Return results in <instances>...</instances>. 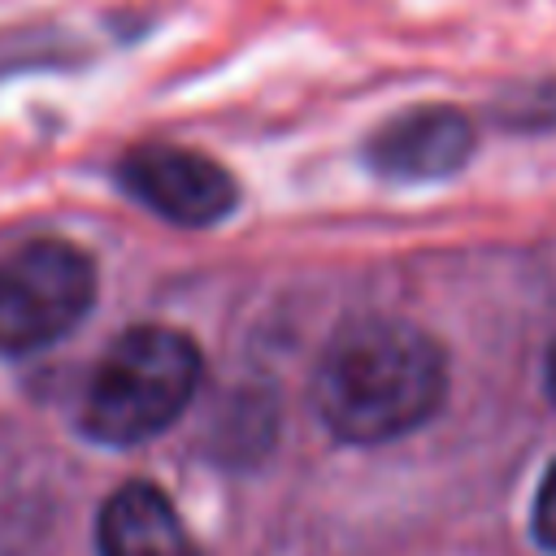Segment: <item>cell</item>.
I'll use <instances>...</instances> for the list:
<instances>
[{"label": "cell", "mask_w": 556, "mask_h": 556, "mask_svg": "<svg viewBox=\"0 0 556 556\" xmlns=\"http://www.w3.org/2000/svg\"><path fill=\"white\" fill-rule=\"evenodd\" d=\"M113 178L135 204L187 230L217 226L239 204V182L222 161L169 139H143L126 148L113 165Z\"/></svg>", "instance_id": "4"}, {"label": "cell", "mask_w": 556, "mask_h": 556, "mask_svg": "<svg viewBox=\"0 0 556 556\" xmlns=\"http://www.w3.org/2000/svg\"><path fill=\"white\" fill-rule=\"evenodd\" d=\"M447 395L443 348L413 321L365 317L343 326L313 374V408L343 443H391L426 426Z\"/></svg>", "instance_id": "1"}, {"label": "cell", "mask_w": 556, "mask_h": 556, "mask_svg": "<svg viewBox=\"0 0 556 556\" xmlns=\"http://www.w3.org/2000/svg\"><path fill=\"white\" fill-rule=\"evenodd\" d=\"M204 361L191 334L174 326H130L91 365L83 391V434L109 447H135L165 434L195 400Z\"/></svg>", "instance_id": "2"}, {"label": "cell", "mask_w": 556, "mask_h": 556, "mask_svg": "<svg viewBox=\"0 0 556 556\" xmlns=\"http://www.w3.org/2000/svg\"><path fill=\"white\" fill-rule=\"evenodd\" d=\"M478 152V122L460 104H408L365 139V165L387 182H439Z\"/></svg>", "instance_id": "5"}, {"label": "cell", "mask_w": 556, "mask_h": 556, "mask_svg": "<svg viewBox=\"0 0 556 556\" xmlns=\"http://www.w3.org/2000/svg\"><path fill=\"white\" fill-rule=\"evenodd\" d=\"M96 300V265L65 239H30L0 256V356L65 339Z\"/></svg>", "instance_id": "3"}, {"label": "cell", "mask_w": 556, "mask_h": 556, "mask_svg": "<svg viewBox=\"0 0 556 556\" xmlns=\"http://www.w3.org/2000/svg\"><path fill=\"white\" fill-rule=\"evenodd\" d=\"M543 382H547V395L556 400V343L547 348V361H543Z\"/></svg>", "instance_id": "9"}, {"label": "cell", "mask_w": 556, "mask_h": 556, "mask_svg": "<svg viewBox=\"0 0 556 556\" xmlns=\"http://www.w3.org/2000/svg\"><path fill=\"white\" fill-rule=\"evenodd\" d=\"M530 526H534V539H539L547 552H556V460L547 465V473H543V482H539Z\"/></svg>", "instance_id": "8"}, {"label": "cell", "mask_w": 556, "mask_h": 556, "mask_svg": "<svg viewBox=\"0 0 556 556\" xmlns=\"http://www.w3.org/2000/svg\"><path fill=\"white\" fill-rule=\"evenodd\" d=\"M83 61V43L65 26H9L0 30V74L30 65H74Z\"/></svg>", "instance_id": "7"}, {"label": "cell", "mask_w": 556, "mask_h": 556, "mask_svg": "<svg viewBox=\"0 0 556 556\" xmlns=\"http://www.w3.org/2000/svg\"><path fill=\"white\" fill-rule=\"evenodd\" d=\"M96 556H200V547L161 486L122 482L100 508Z\"/></svg>", "instance_id": "6"}]
</instances>
